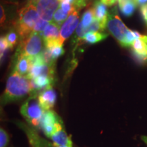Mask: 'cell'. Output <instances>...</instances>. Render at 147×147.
<instances>
[{
  "mask_svg": "<svg viewBox=\"0 0 147 147\" xmlns=\"http://www.w3.org/2000/svg\"><path fill=\"white\" fill-rule=\"evenodd\" d=\"M8 142V134L3 129L0 131V147H5Z\"/></svg>",
  "mask_w": 147,
  "mask_h": 147,
  "instance_id": "cell-26",
  "label": "cell"
},
{
  "mask_svg": "<svg viewBox=\"0 0 147 147\" xmlns=\"http://www.w3.org/2000/svg\"><path fill=\"white\" fill-rule=\"evenodd\" d=\"M40 18L36 7L30 3L21 8L18 13V33L22 39L27 38L34 31L35 24Z\"/></svg>",
  "mask_w": 147,
  "mask_h": 147,
  "instance_id": "cell-2",
  "label": "cell"
},
{
  "mask_svg": "<svg viewBox=\"0 0 147 147\" xmlns=\"http://www.w3.org/2000/svg\"><path fill=\"white\" fill-rule=\"evenodd\" d=\"M78 12L76 10L69 14L68 18L65 20L60 28L59 41L62 45H63V42L70 37L76 27H78Z\"/></svg>",
  "mask_w": 147,
  "mask_h": 147,
  "instance_id": "cell-8",
  "label": "cell"
},
{
  "mask_svg": "<svg viewBox=\"0 0 147 147\" xmlns=\"http://www.w3.org/2000/svg\"><path fill=\"white\" fill-rule=\"evenodd\" d=\"M45 43L53 41H59L60 28L59 26L54 23H49L42 34ZM60 42V41H59Z\"/></svg>",
  "mask_w": 147,
  "mask_h": 147,
  "instance_id": "cell-11",
  "label": "cell"
},
{
  "mask_svg": "<svg viewBox=\"0 0 147 147\" xmlns=\"http://www.w3.org/2000/svg\"><path fill=\"white\" fill-rule=\"evenodd\" d=\"M59 5V0H36V8L40 18L49 22L53 20Z\"/></svg>",
  "mask_w": 147,
  "mask_h": 147,
  "instance_id": "cell-7",
  "label": "cell"
},
{
  "mask_svg": "<svg viewBox=\"0 0 147 147\" xmlns=\"http://www.w3.org/2000/svg\"><path fill=\"white\" fill-rule=\"evenodd\" d=\"M106 27L112 35L118 40L121 46L125 47V39L129 29L125 26L119 18L115 9L112 13L108 14Z\"/></svg>",
  "mask_w": 147,
  "mask_h": 147,
  "instance_id": "cell-4",
  "label": "cell"
},
{
  "mask_svg": "<svg viewBox=\"0 0 147 147\" xmlns=\"http://www.w3.org/2000/svg\"><path fill=\"white\" fill-rule=\"evenodd\" d=\"M54 145V147H70V146H61V145H57V144H53Z\"/></svg>",
  "mask_w": 147,
  "mask_h": 147,
  "instance_id": "cell-33",
  "label": "cell"
},
{
  "mask_svg": "<svg viewBox=\"0 0 147 147\" xmlns=\"http://www.w3.org/2000/svg\"><path fill=\"white\" fill-rule=\"evenodd\" d=\"M67 18H68V14L66 13L61 8H59L55 11L52 21L53 23L59 26L63 22H65V20L67 19Z\"/></svg>",
  "mask_w": 147,
  "mask_h": 147,
  "instance_id": "cell-20",
  "label": "cell"
},
{
  "mask_svg": "<svg viewBox=\"0 0 147 147\" xmlns=\"http://www.w3.org/2000/svg\"><path fill=\"white\" fill-rule=\"evenodd\" d=\"M93 12L95 19L98 20L102 23L106 24L108 21V12L107 10V7L105 3H104L102 1H96L93 7Z\"/></svg>",
  "mask_w": 147,
  "mask_h": 147,
  "instance_id": "cell-13",
  "label": "cell"
},
{
  "mask_svg": "<svg viewBox=\"0 0 147 147\" xmlns=\"http://www.w3.org/2000/svg\"><path fill=\"white\" fill-rule=\"evenodd\" d=\"M142 140L144 141V142L147 144V136H142Z\"/></svg>",
  "mask_w": 147,
  "mask_h": 147,
  "instance_id": "cell-32",
  "label": "cell"
},
{
  "mask_svg": "<svg viewBox=\"0 0 147 147\" xmlns=\"http://www.w3.org/2000/svg\"><path fill=\"white\" fill-rule=\"evenodd\" d=\"M30 58L19 53L15 66V71L16 72L21 75H27L30 69Z\"/></svg>",
  "mask_w": 147,
  "mask_h": 147,
  "instance_id": "cell-15",
  "label": "cell"
},
{
  "mask_svg": "<svg viewBox=\"0 0 147 147\" xmlns=\"http://www.w3.org/2000/svg\"><path fill=\"white\" fill-rule=\"evenodd\" d=\"M53 67V65L46 63L31 65L30 69L26 76L29 79H34L38 76H45L53 79L54 74V69Z\"/></svg>",
  "mask_w": 147,
  "mask_h": 147,
  "instance_id": "cell-9",
  "label": "cell"
},
{
  "mask_svg": "<svg viewBox=\"0 0 147 147\" xmlns=\"http://www.w3.org/2000/svg\"><path fill=\"white\" fill-rule=\"evenodd\" d=\"M103 3L107 5H112L115 4L117 0H101Z\"/></svg>",
  "mask_w": 147,
  "mask_h": 147,
  "instance_id": "cell-30",
  "label": "cell"
},
{
  "mask_svg": "<svg viewBox=\"0 0 147 147\" xmlns=\"http://www.w3.org/2000/svg\"><path fill=\"white\" fill-rule=\"evenodd\" d=\"M119 8L121 12L125 16H131L134 12L136 3L134 1H125L119 2Z\"/></svg>",
  "mask_w": 147,
  "mask_h": 147,
  "instance_id": "cell-17",
  "label": "cell"
},
{
  "mask_svg": "<svg viewBox=\"0 0 147 147\" xmlns=\"http://www.w3.org/2000/svg\"><path fill=\"white\" fill-rule=\"evenodd\" d=\"M108 36V34H104V33L100 32H90L85 35V36L83 38V40L87 43L89 44H95L97 42H99L102 40L106 39V37Z\"/></svg>",
  "mask_w": 147,
  "mask_h": 147,
  "instance_id": "cell-18",
  "label": "cell"
},
{
  "mask_svg": "<svg viewBox=\"0 0 147 147\" xmlns=\"http://www.w3.org/2000/svg\"><path fill=\"white\" fill-rule=\"evenodd\" d=\"M0 10H1L0 11V12H1V16H0V17H1V24L2 25L5 21V14L4 9H3L2 5H1V7H0Z\"/></svg>",
  "mask_w": 147,
  "mask_h": 147,
  "instance_id": "cell-28",
  "label": "cell"
},
{
  "mask_svg": "<svg viewBox=\"0 0 147 147\" xmlns=\"http://www.w3.org/2000/svg\"><path fill=\"white\" fill-rule=\"evenodd\" d=\"M45 113V110L40 105L36 95L29 97L21 108V113L28 122L34 126H38L41 123Z\"/></svg>",
  "mask_w": 147,
  "mask_h": 147,
  "instance_id": "cell-3",
  "label": "cell"
},
{
  "mask_svg": "<svg viewBox=\"0 0 147 147\" xmlns=\"http://www.w3.org/2000/svg\"><path fill=\"white\" fill-rule=\"evenodd\" d=\"M42 42L41 34L32 32L27 38L23 40L20 48V54L28 57H34L40 54L42 50Z\"/></svg>",
  "mask_w": 147,
  "mask_h": 147,
  "instance_id": "cell-5",
  "label": "cell"
},
{
  "mask_svg": "<svg viewBox=\"0 0 147 147\" xmlns=\"http://www.w3.org/2000/svg\"><path fill=\"white\" fill-rule=\"evenodd\" d=\"M131 47L134 55L140 61H147V42L141 39H136Z\"/></svg>",
  "mask_w": 147,
  "mask_h": 147,
  "instance_id": "cell-12",
  "label": "cell"
},
{
  "mask_svg": "<svg viewBox=\"0 0 147 147\" xmlns=\"http://www.w3.org/2000/svg\"><path fill=\"white\" fill-rule=\"evenodd\" d=\"M34 90L35 89L31 79L14 71L7 80L3 100L5 102L17 100Z\"/></svg>",
  "mask_w": 147,
  "mask_h": 147,
  "instance_id": "cell-1",
  "label": "cell"
},
{
  "mask_svg": "<svg viewBox=\"0 0 147 147\" xmlns=\"http://www.w3.org/2000/svg\"><path fill=\"white\" fill-rule=\"evenodd\" d=\"M50 51L51 56L53 60H56L58 57L63 55L64 53V49L63 48V45H53L52 47L47 48Z\"/></svg>",
  "mask_w": 147,
  "mask_h": 147,
  "instance_id": "cell-21",
  "label": "cell"
},
{
  "mask_svg": "<svg viewBox=\"0 0 147 147\" xmlns=\"http://www.w3.org/2000/svg\"><path fill=\"white\" fill-rule=\"evenodd\" d=\"M95 19L94 12H93V8L88 9L86 10V12L83 14L82 16L81 23L82 26L84 27H89L91 24L94 21Z\"/></svg>",
  "mask_w": 147,
  "mask_h": 147,
  "instance_id": "cell-19",
  "label": "cell"
},
{
  "mask_svg": "<svg viewBox=\"0 0 147 147\" xmlns=\"http://www.w3.org/2000/svg\"><path fill=\"white\" fill-rule=\"evenodd\" d=\"M140 14L143 21L144 22L145 25L147 27V5L146 6L140 7Z\"/></svg>",
  "mask_w": 147,
  "mask_h": 147,
  "instance_id": "cell-27",
  "label": "cell"
},
{
  "mask_svg": "<svg viewBox=\"0 0 147 147\" xmlns=\"http://www.w3.org/2000/svg\"><path fill=\"white\" fill-rule=\"evenodd\" d=\"M59 2H65V3H71V4H74V2L76 0H59Z\"/></svg>",
  "mask_w": 147,
  "mask_h": 147,
  "instance_id": "cell-31",
  "label": "cell"
},
{
  "mask_svg": "<svg viewBox=\"0 0 147 147\" xmlns=\"http://www.w3.org/2000/svg\"><path fill=\"white\" fill-rule=\"evenodd\" d=\"M9 47L8 41H7L5 37H1L0 39V55H1V59L4 57V55L8 52Z\"/></svg>",
  "mask_w": 147,
  "mask_h": 147,
  "instance_id": "cell-24",
  "label": "cell"
},
{
  "mask_svg": "<svg viewBox=\"0 0 147 147\" xmlns=\"http://www.w3.org/2000/svg\"><path fill=\"white\" fill-rule=\"evenodd\" d=\"M59 8H61L64 12H65L66 13H67L68 14H70L74 12V11L76 10V7L74 6V5L65 2H61Z\"/></svg>",
  "mask_w": 147,
  "mask_h": 147,
  "instance_id": "cell-25",
  "label": "cell"
},
{
  "mask_svg": "<svg viewBox=\"0 0 147 147\" xmlns=\"http://www.w3.org/2000/svg\"><path fill=\"white\" fill-rule=\"evenodd\" d=\"M10 49H12L18 41V35L14 31H11L5 36Z\"/></svg>",
  "mask_w": 147,
  "mask_h": 147,
  "instance_id": "cell-23",
  "label": "cell"
},
{
  "mask_svg": "<svg viewBox=\"0 0 147 147\" xmlns=\"http://www.w3.org/2000/svg\"><path fill=\"white\" fill-rule=\"evenodd\" d=\"M40 124L43 131L48 137H51L55 132L62 129L58 115L54 111L51 110L45 112Z\"/></svg>",
  "mask_w": 147,
  "mask_h": 147,
  "instance_id": "cell-6",
  "label": "cell"
},
{
  "mask_svg": "<svg viewBox=\"0 0 147 147\" xmlns=\"http://www.w3.org/2000/svg\"><path fill=\"white\" fill-rule=\"evenodd\" d=\"M51 138L53 140V144L72 147V142L71 140V138L67 136V134L63 129L55 132Z\"/></svg>",
  "mask_w": 147,
  "mask_h": 147,
  "instance_id": "cell-14",
  "label": "cell"
},
{
  "mask_svg": "<svg viewBox=\"0 0 147 147\" xmlns=\"http://www.w3.org/2000/svg\"><path fill=\"white\" fill-rule=\"evenodd\" d=\"M56 99V92L52 89V87L45 89L38 95L40 105L45 110H49L54 107Z\"/></svg>",
  "mask_w": 147,
  "mask_h": 147,
  "instance_id": "cell-10",
  "label": "cell"
},
{
  "mask_svg": "<svg viewBox=\"0 0 147 147\" xmlns=\"http://www.w3.org/2000/svg\"><path fill=\"white\" fill-rule=\"evenodd\" d=\"M32 80L33 84L35 90L42 89L52 87H51V82H52V78L48 76H38L34 79H31Z\"/></svg>",
  "mask_w": 147,
  "mask_h": 147,
  "instance_id": "cell-16",
  "label": "cell"
},
{
  "mask_svg": "<svg viewBox=\"0 0 147 147\" xmlns=\"http://www.w3.org/2000/svg\"><path fill=\"white\" fill-rule=\"evenodd\" d=\"M136 5H139L140 7L146 6L147 5V0H134Z\"/></svg>",
  "mask_w": 147,
  "mask_h": 147,
  "instance_id": "cell-29",
  "label": "cell"
},
{
  "mask_svg": "<svg viewBox=\"0 0 147 147\" xmlns=\"http://www.w3.org/2000/svg\"><path fill=\"white\" fill-rule=\"evenodd\" d=\"M49 25V22L45 20L42 19V18H40L38 20V21L36 22L35 24V26L34 28V31L33 32H36V33H42L44 32V30L46 29L48 25Z\"/></svg>",
  "mask_w": 147,
  "mask_h": 147,
  "instance_id": "cell-22",
  "label": "cell"
}]
</instances>
